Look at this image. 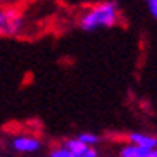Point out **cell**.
I'll return each mask as SVG.
<instances>
[{
	"mask_svg": "<svg viewBox=\"0 0 157 157\" xmlns=\"http://www.w3.org/2000/svg\"><path fill=\"white\" fill-rule=\"evenodd\" d=\"M76 138L81 140V142L86 143V145H92V147H97L98 143L102 142L100 136H98L97 133H92V131H83V133H79Z\"/></svg>",
	"mask_w": 157,
	"mask_h": 157,
	"instance_id": "obj_7",
	"label": "cell"
},
{
	"mask_svg": "<svg viewBox=\"0 0 157 157\" xmlns=\"http://www.w3.org/2000/svg\"><path fill=\"white\" fill-rule=\"evenodd\" d=\"M117 157H157V147L155 148H143L135 143H126L119 148Z\"/></svg>",
	"mask_w": 157,
	"mask_h": 157,
	"instance_id": "obj_5",
	"label": "cell"
},
{
	"mask_svg": "<svg viewBox=\"0 0 157 157\" xmlns=\"http://www.w3.org/2000/svg\"><path fill=\"white\" fill-rule=\"evenodd\" d=\"M117 23H119V7L116 0H102L93 5H88L78 19L79 28L88 33L114 28Z\"/></svg>",
	"mask_w": 157,
	"mask_h": 157,
	"instance_id": "obj_1",
	"label": "cell"
},
{
	"mask_svg": "<svg viewBox=\"0 0 157 157\" xmlns=\"http://www.w3.org/2000/svg\"><path fill=\"white\" fill-rule=\"evenodd\" d=\"M10 145L16 152L19 154H36L40 148H42V142L38 136L31 133H17L12 136L10 140Z\"/></svg>",
	"mask_w": 157,
	"mask_h": 157,
	"instance_id": "obj_3",
	"label": "cell"
},
{
	"mask_svg": "<svg viewBox=\"0 0 157 157\" xmlns=\"http://www.w3.org/2000/svg\"><path fill=\"white\" fill-rule=\"evenodd\" d=\"M98 157H100V155H98Z\"/></svg>",
	"mask_w": 157,
	"mask_h": 157,
	"instance_id": "obj_11",
	"label": "cell"
},
{
	"mask_svg": "<svg viewBox=\"0 0 157 157\" xmlns=\"http://www.w3.org/2000/svg\"><path fill=\"white\" fill-rule=\"evenodd\" d=\"M24 0H0V7H21Z\"/></svg>",
	"mask_w": 157,
	"mask_h": 157,
	"instance_id": "obj_10",
	"label": "cell"
},
{
	"mask_svg": "<svg viewBox=\"0 0 157 157\" xmlns=\"http://www.w3.org/2000/svg\"><path fill=\"white\" fill-rule=\"evenodd\" d=\"M48 157H76V155L73 154V150L69 147H66L62 143V145H57V147L52 148L48 152Z\"/></svg>",
	"mask_w": 157,
	"mask_h": 157,
	"instance_id": "obj_8",
	"label": "cell"
},
{
	"mask_svg": "<svg viewBox=\"0 0 157 157\" xmlns=\"http://www.w3.org/2000/svg\"><path fill=\"white\" fill-rule=\"evenodd\" d=\"M28 28L19 7H0V36H19Z\"/></svg>",
	"mask_w": 157,
	"mask_h": 157,
	"instance_id": "obj_2",
	"label": "cell"
},
{
	"mask_svg": "<svg viewBox=\"0 0 157 157\" xmlns=\"http://www.w3.org/2000/svg\"><path fill=\"white\" fill-rule=\"evenodd\" d=\"M128 142L135 143L143 148H155L157 147V136L150 133H143V131H133L128 135Z\"/></svg>",
	"mask_w": 157,
	"mask_h": 157,
	"instance_id": "obj_6",
	"label": "cell"
},
{
	"mask_svg": "<svg viewBox=\"0 0 157 157\" xmlns=\"http://www.w3.org/2000/svg\"><path fill=\"white\" fill-rule=\"evenodd\" d=\"M64 145L69 147L76 157H98L100 155V152L97 150V147L86 145V143H83L81 140H78L76 136H74V138H67L64 142Z\"/></svg>",
	"mask_w": 157,
	"mask_h": 157,
	"instance_id": "obj_4",
	"label": "cell"
},
{
	"mask_svg": "<svg viewBox=\"0 0 157 157\" xmlns=\"http://www.w3.org/2000/svg\"><path fill=\"white\" fill-rule=\"evenodd\" d=\"M145 4H147V9L150 12V16L157 21V0H145Z\"/></svg>",
	"mask_w": 157,
	"mask_h": 157,
	"instance_id": "obj_9",
	"label": "cell"
}]
</instances>
